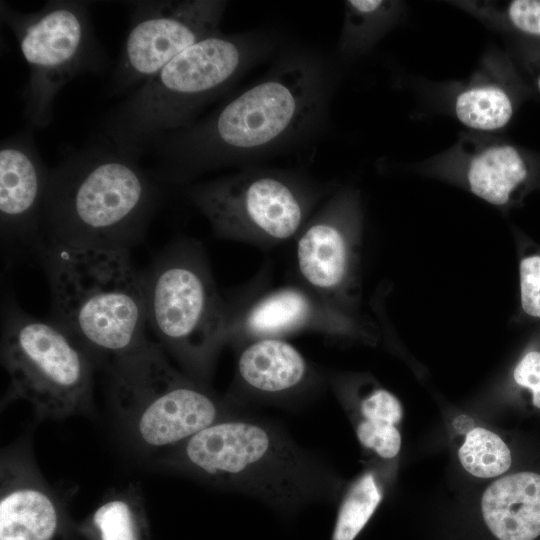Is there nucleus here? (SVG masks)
<instances>
[{
  "label": "nucleus",
  "mask_w": 540,
  "mask_h": 540,
  "mask_svg": "<svg viewBox=\"0 0 540 540\" xmlns=\"http://www.w3.org/2000/svg\"><path fill=\"white\" fill-rule=\"evenodd\" d=\"M163 463L210 485L281 509L327 501L337 480L327 464L274 424L238 414L172 448Z\"/></svg>",
  "instance_id": "nucleus-1"
},
{
  "label": "nucleus",
  "mask_w": 540,
  "mask_h": 540,
  "mask_svg": "<svg viewBox=\"0 0 540 540\" xmlns=\"http://www.w3.org/2000/svg\"><path fill=\"white\" fill-rule=\"evenodd\" d=\"M155 200L153 182L131 156L104 147L70 156L49 173L42 253L58 247L128 249Z\"/></svg>",
  "instance_id": "nucleus-2"
},
{
  "label": "nucleus",
  "mask_w": 540,
  "mask_h": 540,
  "mask_svg": "<svg viewBox=\"0 0 540 540\" xmlns=\"http://www.w3.org/2000/svg\"><path fill=\"white\" fill-rule=\"evenodd\" d=\"M54 323L109 367L149 344L143 274L128 249L51 248L42 253Z\"/></svg>",
  "instance_id": "nucleus-3"
},
{
  "label": "nucleus",
  "mask_w": 540,
  "mask_h": 540,
  "mask_svg": "<svg viewBox=\"0 0 540 540\" xmlns=\"http://www.w3.org/2000/svg\"><path fill=\"white\" fill-rule=\"evenodd\" d=\"M108 369L119 422L145 453L163 455L217 421L240 414L231 402L174 368L157 342L150 341Z\"/></svg>",
  "instance_id": "nucleus-4"
},
{
  "label": "nucleus",
  "mask_w": 540,
  "mask_h": 540,
  "mask_svg": "<svg viewBox=\"0 0 540 540\" xmlns=\"http://www.w3.org/2000/svg\"><path fill=\"white\" fill-rule=\"evenodd\" d=\"M316 100L310 69L301 64L286 66L205 121L161 138V155L170 166L197 168L265 148L297 129L314 110Z\"/></svg>",
  "instance_id": "nucleus-5"
},
{
  "label": "nucleus",
  "mask_w": 540,
  "mask_h": 540,
  "mask_svg": "<svg viewBox=\"0 0 540 540\" xmlns=\"http://www.w3.org/2000/svg\"><path fill=\"white\" fill-rule=\"evenodd\" d=\"M246 58L244 42L220 32L186 48L111 116L107 133L114 148L132 157L144 145L188 127L198 109L235 78Z\"/></svg>",
  "instance_id": "nucleus-6"
},
{
  "label": "nucleus",
  "mask_w": 540,
  "mask_h": 540,
  "mask_svg": "<svg viewBox=\"0 0 540 540\" xmlns=\"http://www.w3.org/2000/svg\"><path fill=\"white\" fill-rule=\"evenodd\" d=\"M143 280L147 322L157 343L202 383L229 333L226 311L202 256L190 245H175Z\"/></svg>",
  "instance_id": "nucleus-7"
},
{
  "label": "nucleus",
  "mask_w": 540,
  "mask_h": 540,
  "mask_svg": "<svg viewBox=\"0 0 540 540\" xmlns=\"http://www.w3.org/2000/svg\"><path fill=\"white\" fill-rule=\"evenodd\" d=\"M1 362L10 379V395L30 403L39 417L64 419L91 409V358L54 322L7 307Z\"/></svg>",
  "instance_id": "nucleus-8"
},
{
  "label": "nucleus",
  "mask_w": 540,
  "mask_h": 540,
  "mask_svg": "<svg viewBox=\"0 0 540 540\" xmlns=\"http://www.w3.org/2000/svg\"><path fill=\"white\" fill-rule=\"evenodd\" d=\"M1 16L29 67L24 92L26 117L33 125L44 127L52 120L53 102L60 89L78 74L100 65V47L87 3L50 1L27 13L2 2Z\"/></svg>",
  "instance_id": "nucleus-9"
},
{
  "label": "nucleus",
  "mask_w": 540,
  "mask_h": 540,
  "mask_svg": "<svg viewBox=\"0 0 540 540\" xmlns=\"http://www.w3.org/2000/svg\"><path fill=\"white\" fill-rule=\"evenodd\" d=\"M213 228L228 237L282 241L300 228L305 213L298 191L269 174H247L211 182L192 192Z\"/></svg>",
  "instance_id": "nucleus-10"
},
{
  "label": "nucleus",
  "mask_w": 540,
  "mask_h": 540,
  "mask_svg": "<svg viewBox=\"0 0 540 540\" xmlns=\"http://www.w3.org/2000/svg\"><path fill=\"white\" fill-rule=\"evenodd\" d=\"M219 0L142 1L135 5L116 84H143L194 43L219 32Z\"/></svg>",
  "instance_id": "nucleus-11"
},
{
  "label": "nucleus",
  "mask_w": 540,
  "mask_h": 540,
  "mask_svg": "<svg viewBox=\"0 0 540 540\" xmlns=\"http://www.w3.org/2000/svg\"><path fill=\"white\" fill-rule=\"evenodd\" d=\"M416 170L457 185L500 209L518 203L534 180L529 159L496 134L464 132Z\"/></svg>",
  "instance_id": "nucleus-12"
},
{
  "label": "nucleus",
  "mask_w": 540,
  "mask_h": 540,
  "mask_svg": "<svg viewBox=\"0 0 540 540\" xmlns=\"http://www.w3.org/2000/svg\"><path fill=\"white\" fill-rule=\"evenodd\" d=\"M358 214L355 199L341 196L298 238V270L307 284L326 297L344 293L352 279Z\"/></svg>",
  "instance_id": "nucleus-13"
},
{
  "label": "nucleus",
  "mask_w": 540,
  "mask_h": 540,
  "mask_svg": "<svg viewBox=\"0 0 540 540\" xmlns=\"http://www.w3.org/2000/svg\"><path fill=\"white\" fill-rule=\"evenodd\" d=\"M57 494L26 450L1 456L0 540H52L59 528Z\"/></svg>",
  "instance_id": "nucleus-14"
},
{
  "label": "nucleus",
  "mask_w": 540,
  "mask_h": 540,
  "mask_svg": "<svg viewBox=\"0 0 540 540\" xmlns=\"http://www.w3.org/2000/svg\"><path fill=\"white\" fill-rule=\"evenodd\" d=\"M49 173L27 132L3 141L0 149V220L6 241L41 240Z\"/></svg>",
  "instance_id": "nucleus-15"
},
{
  "label": "nucleus",
  "mask_w": 540,
  "mask_h": 540,
  "mask_svg": "<svg viewBox=\"0 0 540 540\" xmlns=\"http://www.w3.org/2000/svg\"><path fill=\"white\" fill-rule=\"evenodd\" d=\"M450 108L456 120L472 132L496 134L510 123L515 101L496 50L486 53L475 72L456 87Z\"/></svg>",
  "instance_id": "nucleus-16"
},
{
  "label": "nucleus",
  "mask_w": 540,
  "mask_h": 540,
  "mask_svg": "<svg viewBox=\"0 0 540 540\" xmlns=\"http://www.w3.org/2000/svg\"><path fill=\"white\" fill-rule=\"evenodd\" d=\"M481 512L498 540H538L540 471L522 470L495 480L482 495Z\"/></svg>",
  "instance_id": "nucleus-17"
},
{
  "label": "nucleus",
  "mask_w": 540,
  "mask_h": 540,
  "mask_svg": "<svg viewBox=\"0 0 540 540\" xmlns=\"http://www.w3.org/2000/svg\"><path fill=\"white\" fill-rule=\"evenodd\" d=\"M236 369L243 390L265 399L292 395L309 378L303 355L290 343L275 337L249 343L240 352Z\"/></svg>",
  "instance_id": "nucleus-18"
},
{
  "label": "nucleus",
  "mask_w": 540,
  "mask_h": 540,
  "mask_svg": "<svg viewBox=\"0 0 540 540\" xmlns=\"http://www.w3.org/2000/svg\"><path fill=\"white\" fill-rule=\"evenodd\" d=\"M317 306L301 290L286 288L257 302L246 314L242 329L255 339L283 335L310 325Z\"/></svg>",
  "instance_id": "nucleus-19"
},
{
  "label": "nucleus",
  "mask_w": 540,
  "mask_h": 540,
  "mask_svg": "<svg viewBox=\"0 0 540 540\" xmlns=\"http://www.w3.org/2000/svg\"><path fill=\"white\" fill-rule=\"evenodd\" d=\"M401 4L397 1L349 0L340 46L345 52H361L373 45L397 20Z\"/></svg>",
  "instance_id": "nucleus-20"
},
{
  "label": "nucleus",
  "mask_w": 540,
  "mask_h": 540,
  "mask_svg": "<svg viewBox=\"0 0 540 540\" xmlns=\"http://www.w3.org/2000/svg\"><path fill=\"white\" fill-rule=\"evenodd\" d=\"M383 498L374 471L360 475L347 489L340 503L332 540H354L374 514Z\"/></svg>",
  "instance_id": "nucleus-21"
},
{
  "label": "nucleus",
  "mask_w": 540,
  "mask_h": 540,
  "mask_svg": "<svg viewBox=\"0 0 540 540\" xmlns=\"http://www.w3.org/2000/svg\"><path fill=\"white\" fill-rule=\"evenodd\" d=\"M493 29H509L540 37V0L452 1Z\"/></svg>",
  "instance_id": "nucleus-22"
},
{
  "label": "nucleus",
  "mask_w": 540,
  "mask_h": 540,
  "mask_svg": "<svg viewBox=\"0 0 540 540\" xmlns=\"http://www.w3.org/2000/svg\"><path fill=\"white\" fill-rule=\"evenodd\" d=\"M141 496L134 484L107 495L91 518L100 540H140L137 512Z\"/></svg>",
  "instance_id": "nucleus-23"
},
{
  "label": "nucleus",
  "mask_w": 540,
  "mask_h": 540,
  "mask_svg": "<svg viewBox=\"0 0 540 540\" xmlns=\"http://www.w3.org/2000/svg\"><path fill=\"white\" fill-rule=\"evenodd\" d=\"M458 457L464 469L478 478L498 477L512 464L508 445L499 435L482 427L467 433Z\"/></svg>",
  "instance_id": "nucleus-24"
},
{
  "label": "nucleus",
  "mask_w": 540,
  "mask_h": 540,
  "mask_svg": "<svg viewBox=\"0 0 540 540\" xmlns=\"http://www.w3.org/2000/svg\"><path fill=\"white\" fill-rule=\"evenodd\" d=\"M519 317L540 321V246L518 238Z\"/></svg>",
  "instance_id": "nucleus-25"
},
{
  "label": "nucleus",
  "mask_w": 540,
  "mask_h": 540,
  "mask_svg": "<svg viewBox=\"0 0 540 540\" xmlns=\"http://www.w3.org/2000/svg\"><path fill=\"white\" fill-rule=\"evenodd\" d=\"M511 382L518 392L528 395L531 406L540 411V328L517 358Z\"/></svg>",
  "instance_id": "nucleus-26"
},
{
  "label": "nucleus",
  "mask_w": 540,
  "mask_h": 540,
  "mask_svg": "<svg viewBox=\"0 0 540 540\" xmlns=\"http://www.w3.org/2000/svg\"><path fill=\"white\" fill-rule=\"evenodd\" d=\"M355 430L360 444L383 459H392L400 451L401 436L394 424L356 421Z\"/></svg>",
  "instance_id": "nucleus-27"
},
{
  "label": "nucleus",
  "mask_w": 540,
  "mask_h": 540,
  "mask_svg": "<svg viewBox=\"0 0 540 540\" xmlns=\"http://www.w3.org/2000/svg\"><path fill=\"white\" fill-rule=\"evenodd\" d=\"M401 419V404L386 389H372L358 401L356 421L385 422L397 425Z\"/></svg>",
  "instance_id": "nucleus-28"
},
{
  "label": "nucleus",
  "mask_w": 540,
  "mask_h": 540,
  "mask_svg": "<svg viewBox=\"0 0 540 540\" xmlns=\"http://www.w3.org/2000/svg\"><path fill=\"white\" fill-rule=\"evenodd\" d=\"M537 88H538V90L540 92V72H539V74L537 76Z\"/></svg>",
  "instance_id": "nucleus-29"
}]
</instances>
